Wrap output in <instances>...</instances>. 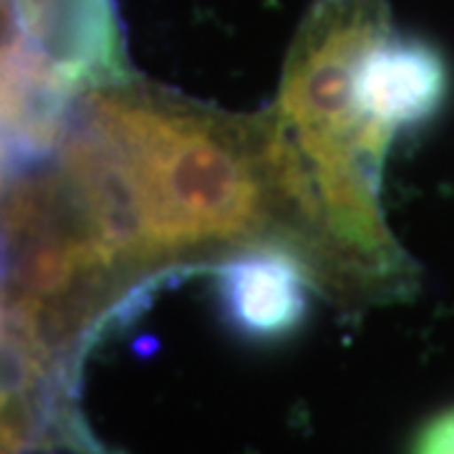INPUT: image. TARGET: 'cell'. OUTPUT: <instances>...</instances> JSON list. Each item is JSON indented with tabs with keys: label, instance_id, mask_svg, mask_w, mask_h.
Masks as SVG:
<instances>
[{
	"label": "cell",
	"instance_id": "cell-6",
	"mask_svg": "<svg viewBox=\"0 0 454 454\" xmlns=\"http://www.w3.org/2000/svg\"><path fill=\"white\" fill-rule=\"evenodd\" d=\"M64 86L20 43L13 46L5 74V129L20 154H41L61 134Z\"/></svg>",
	"mask_w": 454,
	"mask_h": 454
},
{
	"label": "cell",
	"instance_id": "cell-3",
	"mask_svg": "<svg viewBox=\"0 0 454 454\" xmlns=\"http://www.w3.org/2000/svg\"><path fill=\"white\" fill-rule=\"evenodd\" d=\"M23 49L66 86H127L129 61L114 0H13Z\"/></svg>",
	"mask_w": 454,
	"mask_h": 454
},
{
	"label": "cell",
	"instance_id": "cell-4",
	"mask_svg": "<svg viewBox=\"0 0 454 454\" xmlns=\"http://www.w3.org/2000/svg\"><path fill=\"white\" fill-rule=\"evenodd\" d=\"M447 89V66L437 51L391 31L364 53L356 71L358 112L389 134L434 116Z\"/></svg>",
	"mask_w": 454,
	"mask_h": 454
},
{
	"label": "cell",
	"instance_id": "cell-7",
	"mask_svg": "<svg viewBox=\"0 0 454 454\" xmlns=\"http://www.w3.org/2000/svg\"><path fill=\"white\" fill-rule=\"evenodd\" d=\"M411 454H454V406L424 424L414 439Z\"/></svg>",
	"mask_w": 454,
	"mask_h": 454
},
{
	"label": "cell",
	"instance_id": "cell-2",
	"mask_svg": "<svg viewBox=\"0 0 454 454\" xmlns=\"http://www.w3.org/2000/svg\"><path fill=\"white\" fill-rule=\"evenodd\" d=\"M389 31L387 0H316L293 41L276 124L258 137L268 187L340 273H373L399 255L376 207L389 131L356 104L358 64Z\"/></svg>",
	"mask_w": 454,
	"mask_h": 454
},
{
	"label": "cell",
	"instance_id": "cell-1",
	"mask_svg": "<svg viewBox=\"0 0 454 454\" xmlns=\"http://www.w3.org/2000/svg\"><path fill=\"white\" fill-rule=\"evenodd\" d=\"M66 175L106 260L240 240L262 223L270 190L260 142L127 86L91 94Z\"/></svg>",
	"mask_w": 454,
	"mask_h": 454
},
{
	"label": "cell",
	"instance_id": "cell-5",
	"mask_svg": "<svg viewBox=\"0 0 454 454\" xmlns=\"http://www.w3.org/2000/svg\"><path fill=\"white\" fill-rule=\"evenodd\" d=\"M220 280L227 313L253 336L288 333L306 313L303 276L288 255L253 253L232 260Z\"/></svg>",
	"mask_w": 454,
	"mask_h": 454
}]
</instances>
